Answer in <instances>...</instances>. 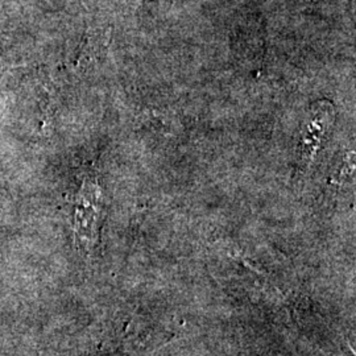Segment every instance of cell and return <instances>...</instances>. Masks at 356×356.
<instances>
[{
    "label": "cell",
    "mask_w": 356,
    "mask_h": 356,
    "mask_svg": "<svg viewBox=\"0 0 356 356\" xmlns=\"http://www.w3.org/2000/svg\"><path fill=\"white\" fill-rule=\"evenodd\" d=\"M103 216L101 188L94 178H86L74 198L73 229L79 251L90 254L99 241Z\"/></svg>",
    "instance_id": "obj_1"
},
{
    "label": "cell",
    "mask_w": 356,
    "mask_h": 356,
    "mask_svg": "<svg viewBox=\"0 0 356 356\" xmlns=\"http://www.w3.org/2000/svg\"><path fill=\"white\" fill-rule=\"evenodd\" d=\"M334 124V108L329 102H318L310 111L301 129L298 152L300 160L310 165L317 156L323 140L329 136V131Z\"/></svg>",
    "instance_id": "obj_2"
}]
</instances>
